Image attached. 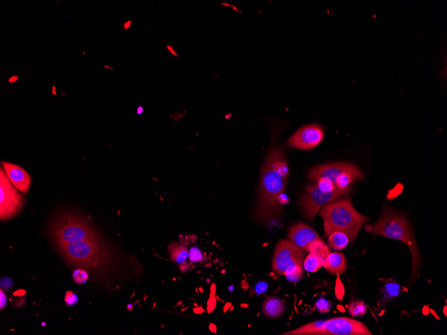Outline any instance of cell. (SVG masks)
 Segmentation results:
<instances>
[{
    "label": "cell",
    "instance_id": "cell-1",
    "mask_svg": "<svg viewBox=\"0 0 447 335\" xmlns=\"http://www.w3.org/2000/svg\"><path fill=\"white\" fill-rule=\"evenodd\" d=\"M289 170L283 148L273 145L262 169L259 185L257 217L270 220L281 210V198L286 187Z\"/></svg>",
    "mask_w": 447,
    "mask_h": 335
},
{
    "label": "cell",
    "instance_id": "cell-2",
    "mask_svg": "<svg viewBox=\"0 0 447 335\" xmlns=\"http://www.w3.org/2000/svg\"><path fill=\"white\" fill-rule=\"evenodd\" d=\"M370 232L374 235H381L399 240L408 246L412 256V274L410 283H413L417 277L418 270L421 266L422 257L409 221L404 216L391 208L386 207L383 210L380 219L372 225Z\"/></svg>",
    "mask_w": 447,
    "mask_h": 335
},
{
    "label": "cell",
    "instance_id": "cell-3",
    "mask_svg": "<svg viewBox=\"0 0 447 335\" xmlns=\"http://www.w3.org/2000/svg\"><path fill=\"white\" fill-rule=\"evenodd\" d=\"M320 216L324 219L325 235L329 236L335 232H343L354 242L368 218L360 214L351 199L333 201L324 205Z\"/></svg>",
    "mask_w": 447,
    "mask_h": 335
},
{
    "label": "cell",
    "instance_id": "cell-4",
    "mask_svg": "<svg viewBox=\"0 0 447 335\" xmlns=\"http://www.w3.org/2000/svg\"><path fill=\"white\" fill-rule=\"evenodd\" d=\"M50 234L55 246L88 240H100L89 221L74 214L56 218L52 223Z\"/></svg>",
    "mask_w": 447,
    "mask_h": 335
},
{
    "label": "cell",
    "instance_id": "cell-5",
    "mask_svg": "<svg viewBox=\"0 0 447 335\" xmlns=\"http://www.w3.org/2000/svg\"><path fill=\"white\" fill-rule=\"evenodd\" d=\"M58 253L71 267L96 270L105 258L100 240H88L56 246Z\"/></svg>",
    "mask_w": 447,
    "mask_h": 335
},
{
    "label": "cell",
    "instance_id": "cell-6",
    "mask_svg": "<svg viewBox=\"0 0 447 335\" xmlns=\"http://www.w3.org/2000/svg\"><path fill=\"white\" fill-rule=\"evenodd\" d=\"M306 251L293 242L281 240L278 242L273 258V270L279 275H289L293 272H303V265Z\"/></svg>",
    "mask_w": 447,
    "mask_h": 335
},
{
    "label": "cell",
    "instance_id": "cell-7",
    "mask_svg": "<svg viewBox=\"0 0 447 335\" xmlns=\"http://www.w3.org/2000/svg\"><path fill=\"white\" fill-rule=\"evenodd\" d=\"M352 191V187H349L345 189L337 187L335 190L325 192L319 188L317 184L309 185L307 186L306 192L301 196L299 200V207L305 217L309 220L313 221L321 207L330 202L346 197Z\"/></svg>",
    "mask_w": 447,
    "mask_h": 335
},
{
    "label": "cell",
    "instance_id": "cell-8",
    "mask_svg": "<svg viewBox=\"0 0 447 335\" xmlns=\"http://www.w3.org/2000/svg\"><path fill=\"white\" fill-rule=\"evenodd\" d=\"M0 218L8 221L18 216L24 208L26 199L16 189L1 168L0 172Z\"/></svg>",
    "mask_w": 447,
    "mask_h": 335
},
{
    "label": "cell",
    "instance_id": "cell-9",
    "mask_svg": "<svg viewBox=\"0 0 447 335\" xmlns=\"http://www.w3.org/2000/svg\"><path fill=\"white\" fill-rule=\"evenodd\" d=\"M362 322L346 317L325 320L317 335H372Z\"/></svg>",
    "mask_w": 447,
    "mask_h": 335
},
{
    "label": "cell",
    "instance_id": "cell-10",
    "mask_svg": "<svg viewBox=\"0 0 447 335\" xmlns=\"http://www.w3.org/2000/svg\"><path fill=\"white\" fill-rule=\"evenodd\" d=\"M324 128L318 124H309L303 126L288 140L287 145L292 148L303 151H309L318 146L324 140Z\"/></svg>",
    "mask_w": 447,
    "mask_h": 335
},
{
    "label": "cell",
    "instance_id": "cell-11",
    "mask_svg": "<svg viewBox=\"0 0 447 335\" xmlns=\"http://www.w3.org/2000/svg\"><path fill=\"white\" fill-rule=\"evenodd\" d=\"M356 167L346 163H335L315 167L309 173V180L317 183L320 180L329 181L335 185L337 180L344 172L354 169Z\"/></svg>",
    "mask_w": 447,
    "mask_h": 335
},
{
    "label": "cell",
    "instance_id": "cell-12",
    "mask_svg": "<svg viewBox=\"0 0 447 335\" xmlns=\"http://www.w3.org/2000/svg\"><path fill=\"white\" fill-rule=\"evenodd\" d=\"M288 237L289 240L306 251L311 242L321 239L313 228L303 222L295 223L291 227L288 232Z\"/></svg>",
    "mask_w": 447,
    "mask_h": 335
},
{
    "label": "cell",
    "instance_id": "cell-13",
    "mask_svg": "<svg viewBox=\"0 0 447 335\" xmlns=\"http://www.w3.org/2000/svg\"><path fill=\"white\" fill-rule=\"evenodd\" d=\"M3 169L8 180L19 191L26 194L31 185V177L26 170L17 165L2 162Z\"/></svg>",
    "mask_w": 447,
    "mask_h": 335
},
{
    "label": "cell",
    "instance_id": "cell-14",
    "mask_svg": "<svg viewBox=\"0 0 447 335\" xmlns=\"http://www.w3.org/2000/svg\"><path fill=\"white\" fill-rule=\"evenodd\" d=\"M323 267L331 274H344L347 269L346 258L342 253H330L325 260Z\"/></svg>",
    "mask_w": 447,
    "mask_h": 335
},
{
    "label": "cell",
    "instance_id": "cell-15",
    "mask_svg": "<svg viewBox=\"0 0 447 335\" xmlns=\"http://www.w3.org/2000/svg\"><path fill=\"white\" fill-rule=\"evenodd\" d=\"M262 310L265 316L269 318H277L282 316L285 312V302L279 298L269 297L264 301Z\"/></svg>",
    "mask_w": 447,
    "mask_h": 335
},
{
    "label": "cell",
    "instance_id": "cell-16",
    "mask_svg": "<svg viewBox=\"0 0 447 335\" xmlns=\"http://www.w3.org/2000/svg\"><path fill=\"white\" fill-rule=\"evenodd\" d=\"M363 178L364 175L363 172L356 167L354 169L344 172L339 176L335 183V186L340 189L347 188L356 181L363 180Z\"/></svg>",
    "mask_w": 447,
    "mask_h": 335
},
{
    "label": "cell",
    "instance_id": "cell-17",
    "mask_svg": "<svg viewBox=\"0 0 447 335\" xmlns=\"http://www.w3.org/2000/svg\"><path fill=\"white\" fill-rule=\"evenodd\" d=\"M329 245L335 251H342L345 249L348 245L349 238L348 235L343 232H335L329 235Z\"/></svg>",
    "mask_w": 447,
    "mask_h": 335
},
{
    "label": "cell",
    "instance_id": "cell-18",
    "mask_svg": "<svg viewBox=\"0 0 447 335\" xmlns=\"http://www.w3.org/2000/svg\"><path fill=\"white\" fill-rule=\"evenodd\" d=\"M306 251L309 253H315V254L324 259V261L326 258L329 256V253H331L329 248H328L326 243L322 239H319V240L313 241V242H311L307 248Z\"/></svg>",
    "mask_w": 447,
    "mask_h": 335
},
{
    "label": "cell",
    "instance_id": "cell-19",
    "mask_svg": "<svg viewBox=\"0 0 447 335\" xmlns=\"http://www.w3.org/2000/svg\"><path fill=\"white\" fill-rule=\"evenodd\" d=\"M324 260L315 253H309L305 259L303 267L308 272H315L324 266Z\"/></svg>",
    "mask_w": 447,
    "mask_h": 335
},
{
    "label": "cell",
    "instance_id": "cell-20",
    "mask_svg": "<svg viewBox=\"0 0 447 335\" xmlns=\"http://www.w3.org/2000/svg\"><path fill=\"white\" fill-rule=\"evenodd\" d=\"M368 306L362 301H356L349 304L348 311L353 317H362L368 311Z\"/></svg>",
    "mask_w": 447,
    "mask_h": 335
},
{
    "label": "cell",
    "instance_id": "cell-21",
    "mask_svg": "<svg viewBox=\"0 0 447 335\" xmlns=\"http://www.w3.org/2000/svg\"><path fill=\"white\" fill-rule=\"evenodd\" d=\"M189 260L192 263H198L203 260L202 251L197 246H193L189 251Z\"/></svg>",
    "mask_w": 447,
    "mask_h": 335
},
{
    "label": "cell",
    "instance_id": "cell-22",
    "mask_svg": "<svg viewBox=\"0 0 447 335\" xmlns=\"http://www.w3.org/2000/svg\"><path fill=\"white\" fill-rule=\"evenodd\" d=\"M88 275L86 270L77 269L73 273V280L78 285H83L87 281Z\"/></svg>",
    "mask_w": 447,
    "mask_h": 335
},
{
    "label": "cell",
    "instance_id": "cell-23",
    "mask_svg": "<svg viewBox=\"0 0 447 335\" xmlns=\"http://www.w3.org/2000/svg\"><path fill=\"white\" fill-rule=\"evenodd\" d=\"M315 306H316L317 311L320 312L321 313H327L331 311V303L325 299H321L317 301Z\"/></svg>",
    "mask_w": 447,
    "mask_h": 335
},
{
    "label": "cell",
    "instance_id": "cell-24",
    "mask_svg": "<svg viewBox=\"0 0 447 335\" xmlns=\"http://www.w3.org/2000/svg\"><path fill=\"white\" fill-rule=\"evenodd\" d=\"M319 189H322L325 192H330L335 190L337 188L334 184L326 180H320L316 183Z\"/></svg>",
    "mask_w": 447,
    "mask_h": 335
},
{
    "label": "cell",
    "instance_id": "cell-25",
    "mask_svg": "<svg viewBox=\"0 0 447 335\" xmlns=\"http://www.w3.org/2000/svg\"><path fill=\"white\" fill-rule=\"evenodd\" d=\"M400 292L401 290H400L382 289L383 297H384L385 301L390 300V299L398 297Z\"/></svg>",
    "mask_w": 447,
    "mask_h": 335
},
{
    "label": "cell",
    "instance_id": "cell-26",
    "mask_svg": "<svg viewBox=\"0 0 447 335\" xmlns=\"http://www.w3.org/2000/svg\"><path fill=\"white\" fill-rule=\"evenodd\" d=\"M188 259H189V251L186 250H182L177 255L175 262L178 265H184L187 261Z\"/></svg>",
    "mask_w": 447,
    "mask_h": 335
},
{
    "label": "cell",
    "instance_id": "cell-27",
    "mask_svg": "<svg viewBox=\"0 0 447 335\" xmlns=\"http://www.w3.org/2000/svg\"><path fill=\"white\" fill-rule=\"evenodd\" d=\"M65 302L67 306H73L74 304H77L78 302V297L72 291H68L66 293Z\"/></svg>",
    "mask_w": 447,
    "mask_h": 335
},
{
    "label": "cell",
    "instance_id": "cell-28",
    "mask_svg": "<svg viewBox=\"0 0 447 335\" xmlns=\"http://www.w3.org/2000/svg\"><path fill=\"white\" fill-rule=\"evenodd\" d=\"M267 284L262 282V283L257 284L256 287H255V291H256L257 294H262L267 290Z\"/></svg>",
    "mask_w": 447,
    "mask_h": 335
},
{
    "label": "cell",
    "instance_id": "cell-29",
    "mask_svg": "<svg viewBox=\"0 0 447 335\" xmlns=\"http://www.w3.org/2000/svg\"><path fill=\"white\" fill-rule=\"evenodd\" d=\"M6 297L5 294H3L2 290H1V309H3L6 304Z\"/></svg>",
    "mask_w": 447,
    "mask_h": 335
},
{
    "label": "cell",
    "instance_id": "cell-30",
    "mask_svg": "<svg viewBox=\"0 0 447 335\" xmlns=\"http://www.w3.org/2000/svg\"><path fill=\"white\" fill-rule=\"evenodd\" d=\"M19 78L18 76L14 75L10 77V79L8 80V83L12 84V83H17L19 81Z\"/></svg>",
    "mask_w": 447,
    "mask_h": 335
},
{
    "label": "cell",
    "instance_id": "cell-31",
    "mask_svg": "<svg viewBox=\"0 0 447 335\" xmlns=\"http://www.w3.org/2000/svg\"><path fill=\"white\" fill-rule=\"evenodd\" d=\"M167 48H168V50L171 52L172 54H173V56H178V55H177V53L175 52L174 50L173 49V48H172L171 46L168 45L167 46Z\"/></svg>",
    "mask_w": 447,
    "mask_h": 335
},
{
    "label": "cell",
    "instance_id": "cell-32",
    "mask_svg": "<svg viewBox=\"0 0 447 335\" xmlns=\"http://www.w3.org/2000/svg\"><path fill=\"white\" fill-rule=\"evenodd\" d=\"M131 26V20L127 21L123 25L124 29L128 30Z\"/></svg>",
    "mask_w": 447,
    "mask_h": 335
},
{
    "label": "cell",
    "instance_id": "cell-33",
    "mask_svg": "<svg viewBox=\"0 0 447 335\" xmlns=\"http://www.w3.org/2000/svg\"><path fill=\"white\" fill-rule=\"evenodd\" d=\"M142 112H143V108H142V107H139V109H138V114H141V113H142Z\"/></svg>",
    "mask_w": 447,
    "mask_h": 335
},
{
    "label": "cell",
    "instance_id": "cell-34",
    "mask_svg": "<svg viewBox=\"0 0 447 335\" xmlns=\"http://www.w3.org/2000/svg\"><path fill=\"white\" fill-rule=\"evenodd\" d=\"M103 67L104 68H108V69H110V70H114V69L111 68V67H109V66H104Z\"/></svg>",
    "mask_w": 447,
    "mask_h": 335
},
{
    "label": "cell",
    "instance_id": "cell-35",
    "mask_svg": "<svg viewBox=\"0 0 447 335\" xmlns=\"http://www.w3.org/2000/svg\"><path fill=\"white\" fill-rule=\"evenodd\" d=\"M55 90H56V88H55V86H52V93L53 94H54V95H56V92H55Z\"/></svg>",
    "mask_w": 447,
    "mask_h": 335
},
{
    "label": "cell",
    "instance_id": "cell-36",
    "mask_svg": "<svg viewBox=\"0 0 447 335\" xmlns=\"http://www.w3.org/2000/svg\"><path fill=\"white\" fill-rule=\"evenodd\" d=\"M132 307H133L132 304H129L128 305H127V308H128V309H131Z\"/></svg>",
    "mask_w": 447,
    "mask_h": 335
},
{
    "label": "cell",
    "instance_id": "cell-37",
    "mask_svg": "<svg viewBox=\"0 0 447 335\" xmlns=\"http://www.w3.org/2000/svg\"><path fill=\"white\" fill-rule=\"evenodd\" d=\"M233 289H234L233 286H230L229 288V290H230V291H232V290H233Z\"/></svg>",
    "mask_w": 447,
    "mask_h": 335
}]
</instances>
